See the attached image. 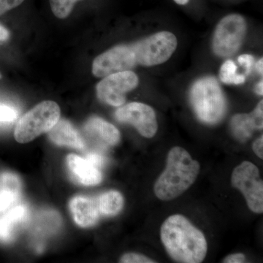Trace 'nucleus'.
<instances>
[{"label":"nucleus","mask_w":263,"mask_h":263,"mask_svg":"<svg viewBox=\"0 0 263 263\" xmlns=\"http://www.w3.org/2000/svg\"><path fill=\"white\" fill-rule=\"evenodd\" d=\"M81 0H49L52 12L59 18L69 16L73 10L76 3Z\"/></svg>","instance_id":"obj_20"},{"label":"nucleus","mask_w":263,"mask_h":263,"mask_svg":"<svg viewBox=\"0 0 263 263\" xmlns=\"http://www.w3.org/2000/svg\"><path fill=\"white\" fill-rule=\"evenodd\" d=\"M28 214V209L25 205H18L0 216V241H11L15 229L27 220Z\"/></svg>","instance_id":"obj_16"},{"label":"nucleus","mask_w":263,"mask_h":263,"mask_svg":"<svg viewBox=\"0 0 263 263\" xmlns=\"http://www.w3.org/2000/svg\"><path fill=\"white\" fill-rule=\"evenodd\" d=\"M238 61L240 65L243 66L246 68V72L248 74L252 68V64L254 62V57L252 55L245 54L238 57Z\"/></svg>","instance_id":"obj_25"},{"label":"nucleus","mask_w":263,"mask_h":263,"mask_svg":"<svg viewBox=\"0 0 263 263\" xmlns=\"http://www.w3.org/2000/svg\"><path fill=\"white\" fill-rule=\"evenodd\" d=\"M232 186L243 194L249 209L256 214L263 212V182L257 166L249 161L233 170Z\"/></svg>","instance_id":"obj_6"},{"label":"nucleus","mask_w":263,"mask_h":263,"mask_svg":"<svg viewBox=\"0 0 263 263\" xmlns=\"http://www.w3.org/2000/svg\"><path fill=\"white\" fill-rule=\"evenodd\" d=\"M247 29L245 18L239 15H228L216 27L213 50L217 56L229 57L238 51Z\"/></svg>","instance_id":"obj_7"},{"label":"nucleus","mask_w":263,"mask_h":263,"mask_svg":"<svg viewBox=\"0 0 263 263\" xmlns=\"http://www.w3.org/2000/svg\"><path fill=\"white\" fill-rule=\"evenodd\" d=\"M138 78L130 70L106 76L97 86V95L100 101L119 107L125 102V95L137 87Z\"/></svg>","instance_id":"obj_8"},{"label":"nucleus","mask_w":263,"mask_h":263,"mask_svg":"<svg viewBox=\"0 0 263 263\" xmlns=\"http://www.w3.org/2000/svg\"><path fill=\"white\" fill-rule=\"evenodd\" d=\"M115 117L119 122L134 126L138 133L145 138H152L157 133L158 124L155 110L146 104H127L118 109Z\"/></svg>","instance_id":"obj_10"},{"label":"nucleus","mask_w":263,"mask_h":263,"mask_svg":"<svg viewBox=\"0 0 263 263\" xmlns=\"http://www.w3.org/2000/svg\"><path fill=\"white\" fill-rule=\"evenodd\" d=\"M262 86V81H261L260 82L257 84V87H256V92L259 95H262L263 94Z\"/></svg>","instance_id":"obj_29"},{"label":"nucleus","mask_w":263,"mask_h":263,"mask_svg":"<svg viewBox=\"0 0 263 263\" xmlns=\"http://www.w3.org/2000/svg\"><path fill=\"white\" fill-rule=\"evenodd\" d=\"M252 148H253V151L254 153L256 154V155H257V157H259L261 160L263 159V137L262 136L259 137V138H257L255 141L254 142L253 146H252Z\"/></svg>","instance_id":"obj_27"},{"label":"nucleus","mask_w":263,"mask_h":263,"mask_svg":"<svg viewBox=\"0 0 263 263\" xmlns=\"http://www.w3.org/2000/svg\"><path fill=\"white\" fill-rule=\"evenodd\" d=\"M18 117V112L17 109L10 105L0 103V124L15 122Z\"/></svg>","instance_id":"obj_21"},{"label":"nucleus","mask_w":263,"mask_h":263,"mask_svg":"<svg viewBox=\"0 0 263 263\" xmlns=\"http://www.w3.org/2000/svg\"><path fill=\"white\" fill-rule=\"evenodd\" d=\"M67 164L71 177L80 184L95 186L103 180L100 169L86 158L69 155L67 157Z\"/></svg>","instance_id":"obj_11"},{"label":"nucleus","mask_w":263,"mask_h":263,"mask_svg":"<svg viewBox=\"0 0 263 263\" xmlns=\"http://www.w3.org/2000/svg\"><path fill=\"white\" fill-rule=\"evenodd\" d=\"M122 263H155L156 261L148 258L143 254L138 253H127L124 254L120 259Z\"/></svg>","instance_id":"obj_22"},{"label":"nucleus","mask_w":263,"mask_h":263,"mask_svg":"<svg viewBox=\"0 0 263 263\" xmlns=\"http://www.w3.org/2000/svg\"><path fill=\"white\" fill-rule=\"evenodd\" d=\"M70 209L76 224L81 228L95 226L100 218L98 200L91 197H73L70 202Z\"/></svg>","instance_id":"obj_12"},{"label":"nucleus","mask_w":263,"mask_h":263,"mask_svg":"<svg viewBox=\"0 0 263 263\" xmlns=\"http://www.w3.org/2000/svg\"><path fill=\"white\" fill-rule=\"evenodd\" d=\"M84 129L86 136L101 144L115 146L120 141L117 128L101 118H90L85 123Z\"/></svg>","instance_id":"obj_14"},{"label":"nucleus","mask_w":263,"mask_h":263,"mask_svg":"<svg viewBox=\"0 0 263 263\" xmlns=\"http://www.w3.org/2000/svg\"><path fill=\"white\" fill-rule=\"evenodd\" d=\"M192 105L197 117L207 124H216L224 117L226 102L220 86L212 77L197 81L190 92Z\"/></svg>","instance_id":"obj_3"},{"label":"nucleus","mask_w":263,"mask_h":263,"mask_svg":"<svg viewBox=\"0 0 263 263\" xmlns=\"http://www.w3.org/2000/svg\"><path fill=\"white\" fill-rule=\"evenodd\" d=\"M236 70V65L231 60L224 62L219 72L220 80L227 84H243L245 81V77L243 75L237 74Z\"/></svg>","instance_id":"obj_19"},{"label":"nucleus","mask_w":263,"mask_h":263,"mask_svg":"<svg viewBox=\"0 0 263 263\" xmlns=\"http://www.w3.org/2000/svg\"><path fill=\"white\" fill-rule=\"evenodd\" d=\"M22 183L18 176L12 173L0 175V212L7 210L20 197Z\"/></svg>","instance_id":"obj_17"},{"label":"nucleus","mask_w":263,"mask_h":263,"mask_svg":"<svg viewBox=\"0 0 263 263\" xmlns=\"http://www.w3.org/2000/svg\"><path fill=\"white\" fill-rule=\"evenodd\" d=\"M200 171V163L187 151L181 147L171 148L165 169L155 182L156 196L164 201L179 197L195 183Z\"/></svg>","instance_id":"obj_2"},{"label":"nucleus","mask_w":263,"mask_h":263,"mask_svg":"<svg viewBox=\"0 0 263 263\" xmlns=\"http://www.w3.org/2000/svg\"><path fill=\"white\" fill-rule=\"evenodd\" d=\"M60 108L55 102L46 100L38 104L19 119L14 137L20 143H29L48 133L60 120Z\"/></svg>","instance_id":"obj_4"},{"label":"nucleus","mask_w":263,"mask_h":263,"mask_svg":"<svg viewBox=\"0 0 263 263\" xmlns=\"http://www.w3.org/2000/svg\"><path fill=\"white\" fill-rule=\"evenodd\" d=\"M86 159L100 169L101 168V167H103L105 162V158L103 156L99 155L98 153L88 154L86 155Z\"/></svg>","instance_id":"obj_24"},{"label":"nucleus","mask_w":263,"mask_h":263,"mask_svg":"<svg viewBox=\"0 0 263 263\" xmlns=\"http://www.w3.org/2000/svg\"><path fill=\"white\" fill-rule=\"evenodd\" d=\"M48 133L50 140L58 146L79 150L86 148V142L81 133L68 121L59 120Z\"/></svg>","instance_id":"obj_15"},{"label":"nucleus","mask_w":263,"mask_h":263,"mask_svg":"<svg viewBox=\"0 0 263 263\" xmlns=\"http://www.w3.org/2000/svg\"><path fill=\"white\" fill-rule=\"evenodd\" d=\"M160 236L164 248L176 262L200 263L206 256L205 235L182 215L169 216L161 227Z\"/></svg>","instance_id":"obj_1"},{"label":"nucleus","mask_w":263,"mask_h":263,"mask_svg":"<svg viewBox=\"0 0 263 263\" xmlns=\"http://www.w3.org/2000/svg\"><path fill=\"white\" fill-rule=\"evenodd\" d=\"M246 262L247 261H246L245 254L241 253L230 254L223 260V262L226 263H242Z\"/></svg>","instance_id":"obj_26"},{"label":"nucleus","mask_w":263,"mask_h":263,"mask_svg":"<svg viewBox=\"0 0 263 263\" xmlns=\"http://www.w3.org/2000/svg\"><path fill=\"white\" fill-rule=\"evenodd\" d=\"M263 101L250 114H237L231 122L232 131L237 139L245 142L251 138L254 129H262Z\"/></svg>","instance_id":"obj_13"},{"label":"nucleus","mask_w":263,"mask_h":263,"mask_svg":"<svg viewBox=\"0 0 263 263\" xmlns=\"http://www.w3.org/2000/svg\"><path fill=\"white\" fill-rule=\"evenodd\" d=\"M24 0H0V15L19 6Z\"/></svg>","instance_id":"obj_23"},{"label":"nucleus","mask_w":263,"mask_h":263,"mask_svg":"<svg viewBox=\"0 0 263 263\" xmlns=\"http://www.w3.org/2000/svg\"><path fill=\"white\" fill-rule=\"evenodd\" d=\"M10 33L8 29L0 24V41H5L9 38Z\"/></svg>","instance_id":"obj_28"},{"label":"nucleus","mask_w":263,"mask_h":263,"mask_svg":"<svg viewBox=\"0 0 263 263\" xmlns=\"http://www.w3.org/2000/svg\"><path fill=\"white\" fill-rule=\"evenodd\" d=\"M177 39L169 32H160L130 46L137 63L150 67L168 60L177 47Z\"/></svg>","instance_id":"obj_5"},{"label":"nucleus","mask_w":263,"mask_h":263,"mask_svg":"<svg viewBox=\"0 0 263 263\" xmlns=\"http://www.w3.org/2000/svg\"><path fill=\"white\" fill-rule=\"evenodd\" d=\"M177 4L184 5L187 4L190 0H174Z\"/></svg>","instance_id":"obj_31"},{"label":"nucleus","mask_w":263,"mask_h":263,"mask_svg":"<svg viewBox=\"0 0 263 263\" xmlns=\"http://www.w3.org/2000/svg\"><path fill=\"white\" fill-rule=\"evenodd\" d=\"M262 59H260V60H259L258 62L257 63V66H256V67H257V70H258V72L259 73L261 74V75H262Z\"/></svg>","instance_id":"obj_30"},{"label":"nucleus","mask_w":263,"mask_h":263,"mask_svg":"<svg viewBox=\"0 0 263 263\" xmlns=\"http://www.w3.org/2000/svg\"><path fill=\"white\" fill-rule=\"evenodd\" d=\"M137 62L130 46H117L97 57L93 62L92 73L104 78L134 68Z\"/></svg>","instance_id":"obj_9"},{"label":"nucleus","mask_w":263,"mask_h":263,"mask_svg":"<svg viewBox=\"0 0 263 263\" xmlns=\"http://www.w3.org/2000/svg\"><path fill=\"white\" fill-rule=\"evenodd\" d=\"M99 211L104 216L117 215L124 206V198L122 194L117 191L107 192L98 199Z\"/></svg>","instance_id":"obj_18"}]
</instances>
